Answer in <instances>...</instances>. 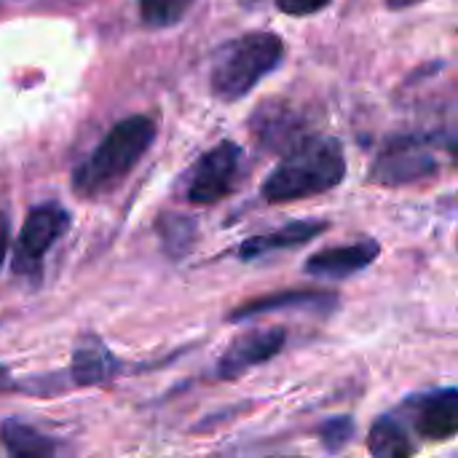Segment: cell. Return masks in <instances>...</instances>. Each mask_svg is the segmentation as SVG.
<instances>
[{"label": "cell", "instance_id": "6da1fadb", "mask_svg": "<svg viewBox=\"0 0 458 458\" xmlns=\"http://www.w3.org/2000/svg\"><path fill=\"white\" fill-rule=\"evenodd\" d=\"M346 177L344 148L333 137H306L284 153L279 166L263 182V199L268 204L301 201L333 191Z\"/></svg>", "mask_w": 458, "mask_h": 458}, {"label": "cell", "instance_id": "7a4b0ae2", "mask_svg": "<svg viewBox=\"0 0 458 458\" xmlns=\"http://www.w3.org/2000/svg\"><path fill=\"white\" fill-rule=\"evenodd\" d=\"M156 140V123L148 115H129L118 121L94 153L75 169L72 188L83 199H99L115 191L129 172L142 161Z\"/></svg>", "mask_w": 458, "mask_h": 458}, {"label": "cell", "instance_id": "3957f363", "mask_svg": "<svg viewBox=\"0 0 458 458\" xmlns=\"http://www.w3.org/2000/svg\"><path fill=\"white\" fill-rule=\"evenodd\" d=\"M284 56V43L274 32H247L217 54L209 75L212 94L220 102H236L247 97L260 78L274 72Z\"/></svg>", "mask_w": 458, "mask_h": 458}, {"label": "cell", "instance_id": "277c9868", "mask_svg": "<svg viewBox=\"0 0 458 458\" xmlns=\"http://www.w3.org/2000/svg\"><path fill=\"white\" fill-rule=\"evenodd\" d=\"M440 172V137L405 134L386 142L370 166V182L378 185H411Z\"/></svg>", "mask_w": 458, "mask_h": 458}, {"label": "cell", "instance_id": "5b68a950", "mask_svg": "<svg viewBox=\"0 0 458 458\" xmlns=\"http://www.w3.org/2000/svg\"><path fill=\"white\" fill-rule=\"evenodd\" d=\"M67 228H70V212L62 204L46 201L32 207L13 247V258H11L13 274L35 276L43 268L48 250L67 233Z\"/></svg>", "mask_w": 458, "mask_h": 458}, {"label": "cell", "instance_id": "8992f818", "mask_svg": "<svg viewBox=\"0 0 458 458\" xmlns=\"http://www.w3.org/2000/svg\"><path fill=\"white\" fill-rule=\"evenodd\" d=\"M239 166H242V148L236 142L225 140V142L215 145L193 166V172L188 177L185 199L199 207L217 204L220 199H225L233 191Z\"/></svg>", "mask_w": 458, "mask_h": 458}, {"label": "cell", "instance_id": "52a82bcc", "mask_svg": "<svg viewBox=\"0 0 458 458\" xmlns=\"http://www.w3.org/2000/svg\"><path fill=\"white\" fill-rule=\"evenodd\" d=\"M287 344V330L284 327H258L250 333H242L220 357L217 362V378L233 381L252 368L274 360L282 346Z\"/></svg>", "mask_w": 458, "mask_h": 458}, {"label": "cell", "instance_id": "ba28073f", "mask_svg": "<svg viewBox=\"0 0 458 458\" xmlns=\"http://www.w3.org/2000/svg\"><path fill=\"white\" fill-rule=\"evenodd\" d=\"M338 306V295L333 290H279L271 295H260L252 301L239 303L231 314L228 322H244L260 314H274V311H322L330 314Z\"/></svg>", "mask_w": 458, "mask_h": 458}, {"label": "cell", "instance_id": "9c48e42d", "mask_svg": "<svg viewBox=\"0 0 458 458\" xmlns=\"http://www.w3.org/2000/svg\"><path fill=\"white\" fill-rule=\"evenodd\" d=\"M378 255H381V244L373 239L330 247V250H322L306 260V274L314 279H333V282L349 279V276L365 271L368 266H373V260Z\"/></svg>", "mask_w": 458, "mask_h": 458}, {"label": "cell", "instance_id": "30bf717a", "mask_svg": "<svg viewBox=\"0 0 458 458\" xmlns=\"http://www.w3.org/2000/svg\"><path fill=\"white\" fill-rule=\"evenodd\" d=\"M252 134L255 140L268 148V150H282L287 153L298 142H303L306 134V121L287 105L279 102H263V107L252 115Z\"/></svg>", "mask_w": 458, "mask_h": 458}, {"label": "cell", "instance_id": "8fae6325", "mask_svg": "<svg viewBox=\"0 0 458 458\" xmlns=\"http://www.w3.org/2000/svg\"><path fill=\"white\" fill-rule=\"evenodd\" d=\"M413 405V427L421 437L445 443L458 432V392L454 386L424 394L411 403Z\"/></svg>", "mask_w": 458, "mask_h": 458}, {"label": "cell", "instance_id": "7c38bea8", "mask_svg": "<svg viewBox=\"0 0 458 458\" xmlns=\"http://www.w3.org/2000/svg\"><path fill=\"white\" fill-rule=\"evenodd\" d=\"M118 370H121V362L94 333H86L78 338L72 349V362H70L72 386H105L118 376Z\"/></svg>", "mask_w": 458, "mask_h": 458}, {"label": "cell", "instance_id": "4fadbf2b", "mask_svg": "<svg viewBox=\"0 0 458 458\" xmlns=\"http://www.w3.org/2000/svg\"><path fill=\"white\" fill-rule=\"evenodd\" d=\"M325 231H327L325 220H293V223L279 225L276 231H268V233H260V236L242 242L239 258L242 260H258V258L271 255V252L295 250V247L309 244L311 239L322 236Z\"/></svg>", "mask_w": 458, "mask_h": 458}, {"label": "cell", "instance_id": "5bb4252c", "mask_svg": "<svg viewBox=\"0 0 458 458\" xmlns=\"http://www.w3.org/2000/svg\"><path fill=\"white\" fill-rule=\"evenodd\" d=\"M0 445L8 458H56L54 437L21 419H5L0 424Z\"/></svg>", "mask_w": 458, "mask_h": 458}, {"label": "cell", "instance_id": "9a60e30c", "mask_svg": "<svg viewBox=\"0 0 458 458\" xmlns=\"http://www.w3.org/2000/svg\"><path fill=\"white\" fill-rule=\"evenodd\" d=\"M368 451L373 458H413L416 443L400 419L381 416L368 435Z\"/></svg>", "mask_w": 458, "mask_h": 458}, {"label": "cell", "instance_id": "2e32d148", "mask_svg": "<svg viewBox=\"0 0 458 458\" xmlns=\"http://www.w3.org/2000/svg\"><path fill=\"white\" fill-rule=\"evenodd\" d=\"M196 0H140V16L142 24L161 30L177 24L193 5Z\"/></svg>", "mask_w": 458, "mask_h": 458}, {"label": "cell", "instance_id": "e0dca14e", "mask_svg": "<svg viewBox=\"0 0 458 458\" xmlns=\"http://www.w3.org/2000/svg\"><path fill=\"white\" fill-rule=\"evenodd\" d=\"M158 231H161V239H164V247L172 252V255H185L193 244V223L185 220V217H161L158 223Z\"/></svg>", "mask_w": 458, "mask_h": 458}, {"label": "cell", "instance_id": "ac0fdd59", "mask_svg": "<svg viewBox=\"0 0 458 458\" xmlns=\"http://www.w3.org/2000/svg\"><path fill=\"white\" fill-rule=\"evenodd\" d=\"M319 443L325 445V451L330 454H341L352 437H354V419L352 416H335V419H327L322 427H319Z\"/></svg>", "mask_w": 458, "mask_h": 458}, {"label": "cell", "instance_id": "d6986e66", "mask_svg": "<svg viewBox=\"0 0 458 458\" xmlns=\"http://www.w3.org/2000/svg\"><path fill=\"white\" fill-rule=\"evenodd\" d=\"M333 0H276L279 11L290 13V16H309L322 11L325 5H330Z\"/></svg>", "mask_w": 458, "mask_h": 458}, {"label": "cell", "instance_id": "ffe728a7", "mask_svg": "<svg viewBox=\"0 0 458 458\" xmlns=\"http://www.w3.org/2000/svg\"><path fill=\"white\" fill-rule=\"evenodd\" d=\"M8 242H11V220L5 212H0V268H3L5 255H8Z\"/></svg>", "mask_w": 458, "mask_h": 458}, {"label": "cell", "instance_id": "44dd1931", "mask_svg": "<svg viewBox=\"0 0 458 458\" xmlns=\"http://www.w3.org/2000/svg\"><path fill=\"white\" fill-rule=\"evenodd\" d=\"M5 389H11V373H8V368L0 365V392H5Z\"/></svg>", "mask_w": 458, "mask_h": 458}, {"label": "cell", "instance_id": "7402d4cb", "mask_svg": "<svg viewBox=\"0 0 458 458\" xmlns=\"http://www.w3.org/2000/svg\"><path fill=\"white\" fill-rule=\"evenodd\" d=\"M413 3H421V0H386L389 8H408V5H413Z\"/></svg>", "mask_w": 458, "mask_h": 458}, {"label": "cell", "instance_id": "603a6c76", "mask_svg": "<svg viewBox=\"0 0 458 458\" xmlns=\"http://www.w3.org/2000/svg\"><path fill=\"white\" fill-rule=\"evenodd\" d=\"M242 5H247V8H258V5H263L266 0H239Z\"/></svg>", "mask_w": 458, "mask_h": 458}]
</instances>
